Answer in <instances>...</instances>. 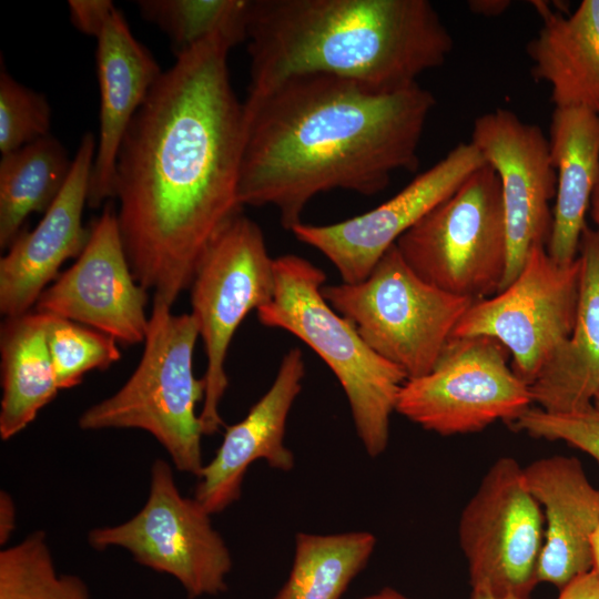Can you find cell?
<instances>
[{
  "label": "cell",
  "mask_w": 599,
  "mask_h": 599,
  "mask_svg": "<svg viewBox=\"0 0 599 599\" xmlns=\"http://www.w3.org/2000/svg\"><path fill=\"white\" fill-rule=\"evenodd\" d=\"M233 42L215 34L176 55L138 110L116 160V219L132 273L172 306L214 237L241 213L244 105Z\"/></svg>",
  "instance_id": "6da1fadb"
},
{
  "label": "cell",
  "mask_w": 599,
  "mask_h": 599,
  "mask_svg": "<svg viewBox=\"0 0 599 599\" xmlns=\"http://www.w3.org/2000/svg\"><path fill=\"white\" fill-rule=\"evenodd\" d=\"M243 105L238 201L273 206L292 231L319 193L374 195L395 172L416 170L436 99L418 83L384 93L333 75L304 74L248 94Z\"/></svg>",
  "instance_id": "7a4b0ae2"
},
{
  "label": "cell",
  "mask_w": 599,
  "mask_h": 599,
  "mask_svg": "<svg viewBox=\"0 0 599 599\" xmlns=\"http://www.w3.org/2000/svg\"><path fill=\"white\" fill-rule=\"evenodd\" d=\"M245 42L248 94L304 74L397 92L454 48L427 0H251Z\"/></svg>",
  "instance_id": "3957f363"
},
{
  "label": "cell",
  "mask_w": 599,
  "mask_h": 599,
  "mask_svg": "<svg viewBox=\"0 0 599 599\" xmlns=\"http://www.w3.org/2000/svg\"><path fill=\"white\" fill-rule=\"evenodd\" d=\"M273 298L257 309L260 323L291 333L306 344L339 382L366 453L382 455L389 441L390 417L407 376L376 354L355 326L324 298V271L308 260L274 258Z\"/></svg>",
  "instance_id": "277c9868"
},
{
  "label": "cell",
  "mask_w": 599,
  "mask_h": 599,
  "mask_svg": "<svg viewBox=\"0 0 599 599\" xmlns=\"http://www.w3.org/2000/svg\"><path fill=\"white\" fill-rule=\"evenodd\" d=\"M199 337L191 313L173 314L170 305L153 298L136 368L118 392L81 414L79 427L144 430L166 450L176 470L197 477L205 464L196 407L206 390L204 377L193 370Z\"/></svg>",
  "instance_id": "5b68a950"
},
{
  "label": "cell",
  "mask_w": 599,
  "mask_h": 599,
  "mask_svg": "<svg viewBox=\"0 0 599 599\" xmlns=\"http://www.w3.org/2000/svg\"><path fill=\"white\" fill-rule=\"evenodd\" d=\"M327 303L407 379L428 374L474 301L422 280L393 245L362 282L324 285Z\"/></svg>",
  "instance_id": "8992f818"
},
{
  "label": "cell",
  "mask_w": 599,
  "mask_h": 599,
  "mask_svg": "<svg viewBox=\"0 0 599 599\" xmlns=\"http://www.w3.org/2000/svg\"><path fill=\"white\" fill-rule=\"evenodd\" d=\"M428 284L474 302L497 294L508 261L500 183L485 163L395 244Z\"/></svg>",
  "instance_id": "52a82bcc"
},
{
  "label": "cell",
  "mask_w": 599,
  "mask_h": 599,
  "mask_svg": "<svg viewBox=\"0 0 599 599\" xmlns=\"http://www.w3.org/2000/svg\"><path fill=\"white\" fill-rule=\"evenodd\" d=\"M189 290L206 355L200 420L207 436L223 426L220 405L229 387L225 361L232 338L247 314L274 295V258L261 227L242 212L229 221L203 253Z\"/></svg>",
  "instance_id": "ba28073f"
},
{
  "label": "cell",
  "mask_w": 599,
  "mask_h": 599,
  "mask_svg": "<svg viewBox=\"0 0 599 599\" xmlns=\"http://www.w3.org/2000/svg\"><path fill=\"white\" fill-rule=\"evenodd\" d=\"M211 516L180 493L171 464L155 459L143 507L122 524L92 529L88 541L95 550L129 551L138 564L176 579L191 599L217 596L227 589L233 562Z\"/></svg>",
  "instance_id": "9c48e42d"
},
{
  "label": "cell",
  "mask_w": 599,
  "mask_h": 599,
  "mask_svg": "<svg viewBox=\"0 0 599 599\" xmlns=\"http://www.w3.org/2000/svg\"><path fill=\"white\" fill-rule=\"evenodd\" d=\"M508 355L493 337H451L428 374L406 379L395 412L441 436L477 433L497 420L509 425L534 403Z\"/></svg>",
  "instance_id": "30bf717a"
},
{
  "label": "cell",
  "mask_w": 599,
  "mask_h": 599,
  "mask_svg": "<svg viewBox=\"0 0 599 599\" xmlns=\"http://www.w3.org/2000/svg\"><path fill=\"white\" fill-rule=\"evenodd\" d=\"M580 276L579 256L561 265L549 256L546 245L536 244L516 278L493 297L474 302L451 337L497 339L511 354L514 373L530 386L572 332Z\"/></svg>",
  "instance_id": "8fae6325"
},
{
  "label": "cell",
  "mask_w": 599,
  "mask_h": 599,
  "mask_svg": "<svg viewBox=\"0 0 599 599\" xmlns=\"http://www.w3.org/2000/svg\"><path fill=\"white\" fill-rule=\"evenodd\" d=\"M544 538L542 509L527 487L524 467L512 457L496 459L458 521L471 588L529 598L538 583Z\"/></svg>",
  "instance_id": "7c38bea8"
},
{
  "label": "cell",
  "mask_w": 599,
  "mask_h": 599,
  "mask_svg": "<svg viewBox=\"0 0 599 599\" xmlns=\"http://www.w3.org/2000/svg\"><path fill=\"white\" fill-rule=\"evenodd\" d=\"M486 163L469 142H460L393 197L361 215L326 225L301 222L295 237L321 252L342 282L364 281L397 240Z\"/></svg>",
  "instance_id": "4fadbf2b"
},
{
  "label": "cell",
  "mask_w": 599,
  "mask_h": 599,
  "mask_svg": "<svg viewBox=\"0 0 599 599\" xmlns=\"http://www.w3.org/2000/svg\"><path fill=\"white\" fill-rule=\"evenodd\" d=\"M470 142L497 173L504 205L508 261L500 291L519 274L536 244L551 232L557 175L542 129L497 108L475 119ZM499 291V292H500Z\"/></svg>",
  "instance_id": "5bb4252c"
},
{
  "label": "cell",
  "mask_w": 599,
  "mask_h": 599,
  "mask_svg": "<svg viewBox=\"0 0 599 599\" xmlns=\"http://www.w3.org/2000/svg\"><path fill=\"white\" fill-rule=\"evenodd\" d=\"M148 290L135 280L112 201L90 226L83 252L41 293L34 311L70 319L123 345L143 343Z\"/></svg>",
  "instance_id": "9a60e30c"
},
{
  "label": "cell",
  "mask_w": 599,
  "mask_h": 599,
  "mask_svg": "<svg viewBox=\"0 0 599 599\" xmlns=\"http://www.w3.org/2000/svg\"><path fill=\"white\" fill-rule=\"evenodd\" d=\"M97 142L85 133L61 192L38 225L22 231L0 260V312L6 317L26 314L59 276L62 264L84 250L90 227L82 224L88 203Z\"/></svg>",
  "instance_id": "2e32d148"
},
{
  "label": "cell",
  "mask_w": 599,
  "mask_h": 599,
  "mask_svg": "<svg viewBox=\"0 0 599 599\" xmlns=\"http://www.w3.org/2000/svg\"><path fill=\"white\" fill-rule=\"evenodd\" d=\"M304 376L303 353L293 347L283 356L267 392L242 420L225 427L215 456L197 476L193 496L210 515L222 512L241 497L246 471L256 460L281 471L293 469L295 458L284 437Z\"/></svg>",
  "instance_id": "e0dca14e"
},
{
  "label": "cell",
  "mask_w": 599,
  "mask_h": 599,
  "mask_svg": "<svg viewBox=\"0 0 599 599\" xmlns=\"http://www.w3.org/2000/svg\"><path fill=\"white\" fill-rule=\"evenodd\" d=\"M97 39L100 89V129L91 172L88 205L114 200L116 160L121 143L138 110L162 71L115 9Z\"/></svg>",
  "instance_id": "ac0fdd59"
},
{
  "label": "cell",
  "mask_w": 599,
  "mask_h": 599,
  "mask_svg": "<svg viewBox=\"0 0 599 599\" xmlns=\"http://www.w3.org/2000/svg\"><path fill=\"white\" fill-rule=\"evenodd\" d=\"M527 487L542 509L545 538L538 582L559 589L592 568L591 536L599 525V488L578 458L555 455L524 467Z\"/></svg>",
  "instance_id": "d6986e66"
},
{
  "label": "cell",
  "mask_w": 599,
  "mask_h": 599,
  "mask_svg": "<svg viewBox=\"0 0 599 599\" xmlns=\"http://www.w3.org/2000/svg\"><path fill=\"white\" fill-rule=\"evenodd\" d=\"M578 256L580 292L572 332L529 386L532 403L552 414L591 407L599 387V235L588 225Z\"/></svg>",
  "instance_id": "ffe728a7"
},
{
  "label": "cell",
  "mask_w": 599,
  "mask_h": 599,
  "mask_svg": "<svg viewBox=\"0 0 599 599\" xmlns=\"http://www.w3.org/2000/svg\"><path fill=\"white\" fill-rule=\"evenodd\" d=\"M548 140L557 187L546 248L554 261L567 265L578 257L599 180V115L583 108H555Z\"/></svg>",
  "instance_id": "44dd1931"
},
{
  "label": "cell",
  "mask_w": 599,
  "mask_h": 599,
  "mask_svg": "<svg viewBox=\"0 0 599 599\" xmlns=\"http://www.w3.org/2000/svg\"><path fill=\"white\" fill-rule=\"evenodd\" d=\"M535 6L544 22L526 48L532 78L549 85L555 108L599 115V0H582L567 17Z\"/></svg>",
  "instance_id": "7402d4cb"
},
{
  "label": "cell",
  "mask_w": 599,
  "mask_h": 599,
  "mask_svg": "<svg viewBox=\"0 0 599 599\" xmlns=\"http://www.w3.org/2000/svg\"><path fill=\"white\" fill-rule=\"evenodd\" d=\"M49 315L30 311L6 317L0 328V437L8 440L30 425L59 387L48 346Z\"/></svg>",
  "instance_id": "603a6c76"
},
{
  "label": "cell",
  "mask_w": 599,
  "mask_h": 599,
  "mask_svg": "<svg viewBox=\"0 0 599 599\" xmlns=\"http://www.w3.org/2000/svg\"><path fill=\"white\" fill-rule=\"evenodd\" d=\"M59 140L48 135L0 161V247L9 246L22 232L32 213H45L54 202L72 167Z\"/></svg>",
  "instance_id": "cb8c5ba5"
},
{
  "label": "cell",
  "mask_w": 599,
  "mask_h": 599,
  "mask_svg": "<svg viewBox=\"0 0 599 599\" xmlns=\"http://www.w3.org/2000/svg\"><path fill=\"white\" fill-rule=\"evenodd\" d=\"M376 542L369 531L297 532L288 578L273 599H341L367 566Z\"/></svg>",
  "instance_id": "d4e9b609"
},
{
  "label": "cell",
  "mask_w": 599,
  "mask_h": 599,
  "mask_svg": "<svg viewBox=\"0 0 599 599\" xmlns=\"http://www.w3.org/2000/svg\"><path fill=\"white\" fill-rule=\"evenodd\" d=\"M251 0H140L143 18L171 40L175 55L221 34L234 45L246 41Z\"/></svg>",
  "instance_id": "484cf974"
},
{
  "label": "cell",
  "mask_w": 599,
  "mask_h": 599,
  "mask_svg": "<svg viewBox=\"0 0 599 599\" xmlns=\"http://www.w3.org/2000/svg\"><path fill=\"white\" fill-rule=\"evenodd\" d=\"M0 599H92L77 575L59 573L47 536L35 530L0 551Z\"/></svg>",
  "instance_id": "4316f807"
},
{
  "label": "cell",
  "mask_w": 599,
  "mask_h": 599,
  "mask_svg": "<svg viewBox=\"0 0 599 599\" xmlns=\"http://www.w3.org/2000/svg\"><path fill=\"white\" fill-rule=\"evenodd\" d=\"M48 346L59 389L78 386L85 374L121 359L116 341L95 328L49 315Z\"/></svg>",
  "instance_id": "83f0119b"
},
{
  "label": "cell",
  "mask_w": 599,
  "mask_h": 599,
  "mask_svg": "<svg viewBox=\"0 0 599 599\" xmlns=\"http://www.w3.org/2000/svg\"><path fill=\"white\" fill-rule=\"evenodd\" d=\"M51 108L42 93L21 84L3 68L0 73V152L19 150L49 134Z\"/></svg>",
  "instance_id": "f1b7e54d"
},
{
  "label": "cell",
  "mask_w": 599,
  "mask_h": 599,
  "mask_svg": "<svg viewBox=\"0 0 599 599\" xmlns=\"http://www.w3.org/2000/svg\"><path fill=\"white\" fill-rule=\"evenodd\" d=\"M509 425L535 438L565 441L599 464V412L592 406L569 414H552L530 407Z\"/></svg>",
  "instance_id": "f546056e"
},
{
  "label": "cell",
  "mask_w": 599,
  "mask_h": 599,
  "mask_svg": "<svg viewBox=\"0 0 599 599\" xmlns=\"http://www.w3.org/2000/svg\"><path fill=\"white\" fill-rule=\"evenodd\" d=\"M68 6L72 24L80 32L94 38L116 9L110 0H70Z\"/></svg>",
  "instance_id": "4dcf8cb0"
},
{
  "label": "cell",
  "mask_w": 599,
  "mask_h": 599,
  "mask_svg": "<svg viewBox=\"0 0 599 599\" xmlns=\"http://www.w3.org/2000/svg\"><path fill=\"white\" fill-rule=\"evenodd\" d=\"M558 599H599V573L591 568L560 589Z\"/></svg>",
  "instance_id": "1f68e13d"
},
{
  "label": "cell",
  "mask_w": 599,
  "mask_h": 599,
  "mask_svg": "<svg viewBox=\"0 0 599 599\" xmlns=\"http://www.w3.org/2000/svg\"><path fill=\"white\" fill-rule=\"evenodd\" d=\"M16 505L11 495L0 493V545H7L16 530Z\"/></svg>",
  "instance_id": "d6a6232c"
},
{
  "label": "cell",
  "mask_w": 599,
  "mask_h": 599,
  "mask_svg": "<svg viewBox=\"0 0 599 599\" xmlns=\"http://www.w3.org/2000/svg\"><path fill=\"white\" fill-rule=\"evenodd\" d=\"M511 4L508 0H470L468 8L471 12L484 17L502 14Z\"/></svg>",
  "instance_id": "836d02e7"
},
{
  "label": "cell",
  "mask_w": 599,
  "mask_h": 599,
  "mask_svg": "<svg viewBox=\"0 0 599 599\" xmlns=\"http://www.w3.org/2000/svg\"><path fill=\"white\" fill-rule=\"evenodd\" d=\"M589 213L595 224L593 230L599 235V180L591 195Z\"/></svg>",
  "instance_id": "e575fe53"
},
{
  "label": "cell",
  "mask_w": 599,
  "mask_h": 599,
  "mask_svg": "<svg viewBox=\"0 0 599 599\" xmlns=\"http://www.w3.org/2000/svg\"><path fill=\"white\" fill-rule=\"evenodd\" d=\"M361 599H413V598L406 597L399 591L390 587H384L379 591L372 595H367Z\"/></svg>",
  "instance_id": "d590c367"
},
{
  "label": "cell",
  "mask_w": 599,
  "mask_h": 599,
  "mask_svg": "<svg viewBox=\"0 0 599 599\" xmlns=\"http://www.w3.org/2000/svg\"><path fill=\"white\" fill-rule=\"evenodd\" d=\"M469 599H529L526 597L518 596H495L487 589L484 588H471V593Z\"/></svg>",
  "instance_id": "8d00e7d4"
},
{
  "label": "cell",
  "mask_w": 599,
  "mask_h": 599,
  "mask_svg": "<svg viewBox=\"0 0 599 599\" xmlns=\"http://www.w3.org/2000/svg\"><path fill=\"white\" fill-rule=\"evenodd\" d=\"M592 568L599 573V525L591 536Z\"/></svg>",
  "instance_id": "74e56055"
},
{
  "label": "cell",
  "mask_w": 599,
  "mask_h": 599,
  "mask_svg": "<svg viewBox=\"0 0 599 599\" xmlns=\"http://www.w3.org/2000/svg\"><path fill=\"white\" fill-rule=\"evenodd\" d=\"M592 407L599 412V387L593 396V399H592Z\"/></svg>",
  "instance_id": "f35d334b"
}]
</instances>
